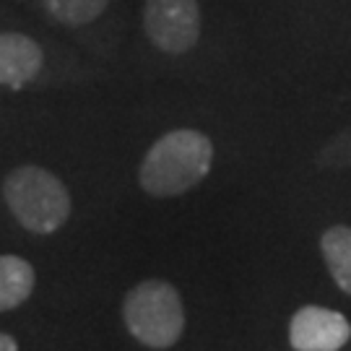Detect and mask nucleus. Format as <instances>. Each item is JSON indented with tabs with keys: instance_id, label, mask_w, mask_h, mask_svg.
Returning <instances> with one entry per match:
<instances>
[{
	"instance_id": "nucleus-9",
	"label": "nucleus",
	"mask_w": 351,
	"mask_h": 351,
	"mask_svg": "<svg viewBox=\"0 0 351 351\" xmlns=\"http://www.w3.org/2000/svg\"><path fill=\"white\" fill-rule=\"evenodd\" d=\"M52 19L68 26H84L99 19L110 0H42Z\"/></svg>"
},
{
	"instance_id": "nucleus-3",
	"label": "nucleus",
	"mask_w": 351,
	"mask_h": 351,
	"mask_svg": "<svg viewBox=\"0 0 351 351\" xmlns=\"http://www.w3.org/2000/svg\"><path fill=\"white\" fill-rule=\"evenodd\" d=\"M128 330L149 349H169L182 336L185 310L177 289L167 281H143L123 304Z\"/></svg>"
},
{
	"instance_id": "nucleus-8",
	"label": "nucleus",
	"mask_w": 351,
	"mask_h": 351,
	"mask_svg": "<svg viewBox=\"0 0 351 351\" xmlns=\"http://www.w3.org/2000/svg\"><path fill=\"white\" fill-rule=\"evenodd\" d=\"M320 250L333 281L341 291L351 294V226H330L320 239Z\"/></svg>"
},
{
	"instance_id": "nucleus-2",
	"label": "nucleus",
	"mask_w": 351,
	"mask_h": 351,
	"mask_svg": "<svg viewBox=\"0 0 351 351\" xmlns=\"http://www.w3.org/2000/svg\"><path fill=\"white\" fill-rule=\"evenodd\" d=\"M5 203L34 234H52L68 221L71 216V195L58 177L42 167H19L5 177Z\"/></svg>"
},
{
	"instance_id": "nucleus-1",
	"label": "nucleus",
	"mask_w": 351,
	"mask_h": 351,
	"mask_svg": "<svg viewBox=\"0 0 351 351\" xmlns=\"http://www.w3.org/2000/svg\"><path fill=\"white\" fill-rule=\"evenodd\" d=\"M213 164V146L198 130H172L156 141L141 164V188L172 198L195 188Z\"/></svg>"
},
{
	"instance_id": "nucleus-5",
	"label": "nucleus",
	"mask_w": 351,
	"mask_h": 351,
	"mask_svg": "<svg viewBox=\"0 0 351 351\" xmlns=\"http://www.w3.org/2000/svg\"><path fill=\"white\" fill-rule=\"evenodd\" d=\"M351 339L349 320L336 310L307 304L289 323V343L294 351H339Z\"/></svg>"
},
{
	"instance_id": "nucleus-7",
	"label": "nucleus",
	"mask_w": 351,
	"mask_h": 351,
	"mask_svg": "<svg viewBox=\"0 0 351 351\" xmlns=\"http://www.w3.org/2000/svg\"><path fill=\"white\" fill-rule=\"evenodd\" d=\"M34 289V268L24 258L0 255V313L13 310L32 297Z\"/></svg>"
},
{
	"instance_id": "nucleus-10",
	"label": "nucleus",
	"mask_w": 351,
	"mask_h": 351,
	"mask_svg": "<svg viewBox=\"0 0 351 351\" xmlns=\"http://www.w3.org/2000/svg\"><path fill=\"white\" fill-rule=\"evenodd\" d=\"M0 351H19L16 341H13L8 333H0Z\"/></svg>"
},
{
	"instance_id": "nucleus-6",
	"label": "nucleus",
	"mask_w": 351,
	"mask_h": 351,
	"mask_svg": "<svg viewBox=\"0 0 351 351\" xmlns=\"http://www.w3.org/2000/svg\"><path fill=\"white\" fill-rule=\"evenodd\" d=\"M42 68V47L24 34H0V84L24 86Z\"/></svg>"
},
{
	"instance_id": "nucleus-4",
	"label": "nucleus",
	"mask_w": 351,
	"mask_h": 351,
	"mask_svg": "<svg viewBox=\"0 0 351 351\" xmlns=\"http://www.w3.org/2000/svg\"><path fill=\"white\" fill-rule=\"evenodd\" d=\"M143 29L162 52L182 55L193 50L201 34L198 0H146Z\"/></svg>"
}]
</instances>
